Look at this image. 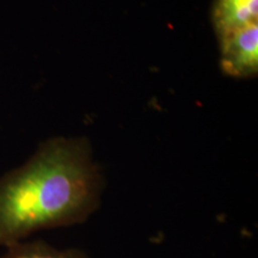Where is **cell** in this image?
Wrapping results in <instances>:
<instances>
[{
  "label": "cell",
  "instance_id": "cell-1",
  "mask_svg": "<svg viewBox=\"0 0 258 258\" xmlns=\"http://www.w3.org/2000/svg\"><path fill=\"white\" fill-rule=\"evenodd\" d=\"M104 186L88 139L44 141L23 165L0 177V246L83 224L101 207Z\"/></svg>",
  "mask_w": 258,
  "mask_h": 258
},
{
  "label": "cell",
  "instance_id": "cell-2",
  "mask_svg": "<svg viewBox=\"0 0 258 258\" xmlns=\"http://www.w3.org/2000/svg\"><path fill=\"white\" fill-rule=\"evenodd\" d=\"M220 67L226 76L254 78L258 73V24L218 38Z\"/></svg>",
  "mask_w": 258,
  "mask_h": 258
},
{
  "label": "cell",
  "instance_id": "cell-3",
  "mask_svg": "<svg viewBox=\"0 0 258 258\" xmlns=\"http://www.w3.org/2000/svg\"><path fill=\"white\" fill-rule=\"evenodd\" d=\"M212 23L218 38L258 24V0H214Z\"/></svg>",
  "mask_w": 258,
  "mask_h": 258
},
{
  "label": "cell",
  "instance_id": "cell-4",
  "mask_svg": "<svg viewBox=\"0 0 258 258\" xmlns=\"http://www.w3.org/2000/svg\"><path fill=\"white\" fill-rule=\"evenodd\" d=\"M3 258H90L89 254L78 247L59 249L42 240L21 241L8 247Z\"/></svg>",
  "mask_w": 258,
  "mask_h": 258
}]
</instances>
